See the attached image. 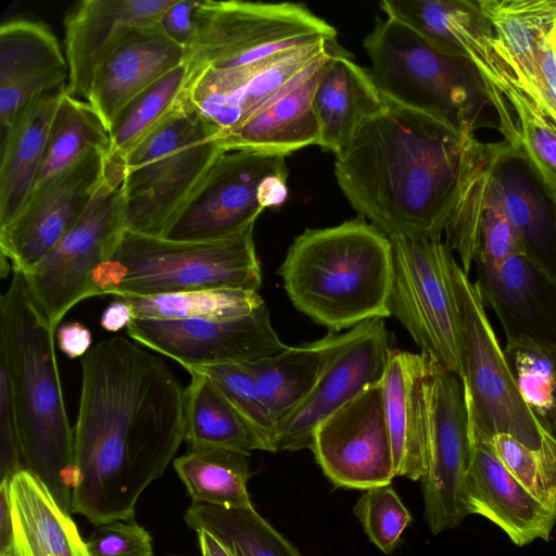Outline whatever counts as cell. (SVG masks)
<instances>
[{
    "instance_id": "cell-40",
    "label": "cell",
    "mask_w": 556,
    "mask_h": 556,
    "mask_svg": "<svg viewBox=\"0 0 556 556\" xmlns=\"http://www.w3.org/2000/svg\"><path fill=\"white\" fill-rule=\"evenodd\" d=\"M501 463L536 500L556 511V443L533 451L507 433L488 440Z\"/></svg>"
},
{
    "instance_id": "cell-39",
    "label": "cell",
    "mask_w": 556,
    "mask_h": 556,
    "mask_svg": "<svg viewBox=\"0 0 556 556\" xmlns=\"http://www.w3.org/2000/svg\"><path fill=\"white\" fill-rule=\"evenodd\" d=\"M193 74L186 60L126 103L109 127L108 157L125 156L163 119L185 93Z\"/></svg>"
},
{
    "instance_id": "cell-49",
    "label": "cell",
    "mask_w": 556,
    "mask_h": 556,
    "mask_svg": "<svg viewBox=\"0 0 556 556\" xmlns=\"http://www.w3.org/2000/svg\"><path fill=\"white\" fill-rule=\"evenodd\" d=\"M134 318L132 309L127 301L116 298L103 311L100 319L101 327L109 332L127 328Z\"/></svg>"
},
{
    "instance_id": "cell-4",
    "label": "cell",
    "mask_w": 556,
    "mask_h": 556,
    "mask_svg": "<svg viewBox=\"0 0 556 556\" xmlns=\"http://www.w3.org/2000/svg\"><path fill=\"white\" fill-rule=\"evenodd\" d=\"M277 273L293 306L331 332L391 316V240L363 217L305 229Z\"/></svg>"
},
{
    "instance_id": "cell-42",
    "label": "cell",
    "mask_w": 556,
    "mask_h": 556,
    "mask_svg": "<svg viewBox=\"0 0 556 556\" xmlns=\"http://www.w3.org/2000/svg\"><path fill=\"white\" fill-rule=\"evenodd\" d=\"M353 513L368 540L390 555L413 517L391 484L375 486L357 500Z\"/></svg>"
},
{
    "instance_id": "cell-29",
    "label": "cell",
    "mask_w": 556,
    "mask_h": 556,
    "mask_svg": "<svg viewBox=\"0 0 556 556\" xmlns=\"http://www.w3.org/2000/svg\"><path fill=\"white\" fill-rule=\"evenodd\" d=\"M497 52V51H496ZM498 53V52H497ZM502 59V68L486 90V100L494 106L498 129L511 151L529 164L556 205V128L521 88L515 73Z\"/></svg>"
},
{
    "instance_id": "cell-28",
    "label": "cell",
    "mask_w": 556,
    "mask_h": 556,
    "mask_svg": "<svg viewBox=\"0 0 556 556\" xmlns=\"http://www.w3.org/2000/svg\"><path fill=\"white\" fill-rule=\"evenodd\" d=\"M66 87L31 100L1 134L0 228L11 223L29 198L50 125Z\"/></svg>"
},
{
    "instance_id": "cell-21",
    "label": "cell",
    "mask_w": 556,
    "mask_h": 556,
    "mask_svg": "<svg viewBox=\"0 0 556 556\" xmlns=\"http://www.w3.org/2000/svg\"><path fill=\"white\" fill-rule=\"evenodd\" d=\"M282 85L245 122L220 139L223 147L288 155L318 144L320 128L313 97L330 54V46Z\"/></svg>"
},
{
    "instance_id": "cell-23",
    "label": "cell",
    "mask_w": 556,
    "mask_h": 556,
    "mask_svg": "<svg viewBox=\"0 0 556 556\" xmlns=\"http://www.w3.org/2000/svg\"><path fill=\"white\" fill-rule=\"evenodd\" d=\"M477 286L496 314L506 339L529 336L556 341V286L527 254L495 266L477 264Z\"/></svg>"
},
{
    "instance_id": "cell-7",
    "label": "cell",
    "mask_w": 556,
    "mask_h": 556,
    "mask_svg": "<svg viewBox=\"0 0 556 556\" xmlns=\"http://www.w3.org/2000/svg\"><path fill=\"white\" fill-rule=\"evenodd\" d=\"M364 48L370 75L386 100L458 128L475 129L485 94L468 60L433 47L388 16L376 20Z\"/></svg>"
},
{
    "instance_id": "cell-32",
    "label": "cell",
    "mask_w": 556,
    "mask_h": 556,
    "mask_svg": "<svg viewBox=\"0 0 556 556\" xmlns=\"http://www.w3.org/2000/svg\"><path fill=\"white\" fill-rule=\"evenodd\" d=\"M186 388L185 441L190 448H224L245 455L267 451L264 441L204 375L190 371Z\"/></svg>"
},
{
    "instance_id": "cell-34",
    "label": "cell",
    "mask_w": 556,
    "mask_h": 556,
    "mask_svg": "<svg viewBox=\"0 0 556 556\" xmlns=\"http://www.w3.org/2000/svg\"><path fill=\"white\" fill-rule=\"evenodd\" d=\"M184 519L195 532L211 534L231 556H303L254 507L225 508L192 502Z\"/></svg>"
},
{
    "instance_id": "cell-33",
    "label": "cell",
    "mask_w": 556,
    "mask_h": 556,
    "mask_svg": "<svg viewBox=\"0 0 556 556\" xmlns=\"http://www.w3.org/2000/svg\"><path fill=\"white\" fill-rule=\"evenodd\" d=\"M192 502L225 508L253 507L249 455L224 448H190L173 462Z\"/></svg>"
},
{
    "instance_id": "cell-24",
    "label": "cell",
    "mask_w": 556,
    "mask_h": 556,
    "mask_svg": "<svg viewBox=\"0 0 556 556\" xmlns=\"http://www.w3.org/2000/svg\"><path fill=\"white\" fill-rule=\"evenodd\" d=\"M187 59V49L160 25L141 29L108 58L94 79L89 103L109 130L126 103Z\"/></svg>"
},
{
    "instance_id": "cell-31",
    "label": "cell",
    "mask_w": 556,
    "mask_h": 556,
    "mask_svg": "<svg viewBox=\"0 0 556 556\" xmlns=\"http://www.w3.org/2000/svg\"><path fill=\"white\" fill-rule=\"evenodd\" d=\"M338 337L330 331L319 340L242 363L254 378L277 428L312 392Z\"/></svg>"
},
{
    "instance_id": "cell-16",
    "label": "cell",
    "mask_w": 556,
    "mask_h": 556,
    "mask_svg": "<svg viewBox=\"0 0 556 556\" xmlns=\"http://www.w3.org/2000/svg\"><path fill=\"white\" fill-rule=\"evenodd\" d=\"M390 352L382 318L366 320L339 334L314 389L278 426L276 452L309 448L323 420L382 380Z\"/></svg>"
},
{
    "instance_id": "cell-15",
    "label": "cell",
    "mask_w": 556,
    "mask_h": 556,
    "mask_svg": "<svg viewBox=\"0 0 556 556\" xmlns=\"http://www.w3.org/2000/svg\"><path fill=\"white\" fill-rule=\"evenodd\" d=\"M108 152L91 150L26 201L22 211L0 228L2 273L30 271L75 225L108 169Z\"/></svg>"
},
{
    "instance_id": "cell-13",
    "label": "cell",
    "mask_w": 556,
    "mask_h": 556,
    "mask_svg": "<svg viewBox=\"0 0 556 556\" xmlns=\"http://www.w3.org/2000/svg\"><path fill=\"white\" fill-rule=\"evenodd\" d=\"M424 399L427 468L421 478L425 519L434 535L456 528L469 515L466 475L471 439L459 376L426 354Z\"/></svg>"
},
{
    "instance_id": "cell-36",
    "label": "cell",
    "mask_w": 556,
    "mask_h": 556,
    "mask_svg": "<svg viewBox=\"0 0 556 556\" xmlns=\"http://www.w3.org/2000/svg\"><path fill=\"white\" fill-rule=\"evenodd\" d=\"M504 208L521 237L527 255L556 286V223L528 179L514 168L494 174Z\"/></svg>"
},
{
    "instance_id": "cell-17",
    "label": "cell",
    "mask_w": 556,
    "mask_h": 556,
    "mask_svg": "<svg viewBox=\"0 0 556 556\" xmlns=\"http://www.w3.org/2000/svg\"><path fill=\"white\" fill-rule=\"evenodd\" d=\"M126 331L130 339L174 359L186 370L253 362L289 348L275 331L266 304L250 315L230 319L132 318Z\"/></svg>"
},
{
    "instance_id": "cell-37",
    "label": "cell",
    "mask_w": 556,
    "mask_h": 556,
    "mask_svg": "<svg viewBox=\"0 0 556 556\" xmlns=\"http://www.w3.org/2000/svg\"><path fill=\"white\" fill-rule=\"evenodd\" d=\"M134 318L187 320L230 319L247 316L265 305L258 292L201 289L154 295L123 294Z\"/></svg>"
},
{
    "instance_id": "cell-18",
    "label": "cell",
    "mask_w": 556,
    "mask_h": 556,
    "mask_svg": "<svg viewBox=\"0 0 556 556\" xmlns=\"http://www.w3.org/2000/svg\"><path fill=\"white\" fill-rule=\"evenodd\" d=\"M329 41L324 39L280 51L247 66L193 68L185 97L201 119L222 139L324 52Z\"/></svg>"
},
{
    "instance_id": "cell-38",
    "label": "cell",
    "mask_w": 556,
    "mask_h": 556,
    "mask_svg": "<svg viewBox=\"0 0 556 556\" xmlns=\"http://www.w3.org/2000/svg\"><path fill=\"white\" fill-rule=\"evenodd\" d=\"M503 350L522 401L556 434V341L517 336L506 339Z\"/></svg>"
},
{
    "instance_id": "cell-44",
    "label": "cell",
    "mask_w": 556,
    "mask_h": 556,
    "mask_svg": "<svg viewBox=\"0 0 556 556\" xmlns=\"http://www.w3.org/2000/svg\"><path fill=\"white\" fill-rule=\"evenodd\" d=\"M86 545L90 556H153L151 534L135 519L97 525Z\"/></svg>"
},
{
    "instance_id": "cell-41",
    "label": "cell",
    "mask_w": 556,
    "mask_h": 556,
    "mask_svg": "<svg viewBox=\"0 0 556 556\" xmlns=\"http://www.w3.org/2000/svg\"><path fill=\"white\" fill-rule=\"evenodd\" d=\"M206 376L264 441L267 452H276L277 426L258 387L242 364H219L187 369Z\"/></svg>"
},
{
    "instance_id": "cell-1",
    "label": "cell",
    "mask_w": 556,
    "mask_h": 556,
    "mask_svg": "<svg viewBox=\"0 0 556 556\" xmlns=\"http://www.w3.org/2000/svg\"><path fill=\"white\" fill-rule=\"evenodd\" d=\"M150 351L113 336L80 361L72 510L94 526L135 519L139 496L185 441L186 389Z\"/></svg>"
},
{
    "instance_id": "cell-35",
    "label": "cell",
    "mask_w": 556,
    "mask_h": 556,
    "mask_svg": "<svg viewBox=\"0 0 556 556\" xmlns=\"http://www.w3.org/2000/svg\"><path fill=\"white\" fill-rule=\"evenodd\" d=\"M110 144L109 130L93 106L65 92L50 125L30 195L87 152L97 149L109 153Z\"/></svg>"
},
{
    "instance_id": "cell-27",
    "label": "cell",
    "mask_w": 556,
    "mask_h": 556,
    "mask_svg": "<svg viewBox=\"0 0 556 556\" xmlns=\"http://www.w3.org/2000/svg\"><path fill=\"white\" fill-rule=\"evenodd\" d=\"M380 8L433 47L468 60L479 75L493 68L497 59L493 35L483 24L477 1L383 0Z\"/></svg>"
},
{
    "instance_id": "cell-46",
    "label": "cell",
    "mask_w": 556,
    "mask_h": 556,
    "mask_svg": "<svg viewBox=\"0 0 556 556\" xmlns=\"http://www.w3.org/2000/svg\"><path fill=\"white\" fill-rule=\"evenodd\" d=\"M200 1L177 0L160 18L161 29L174 41L190 49L195 36L194 12Z\"/></svg>"
},
{
    "instance_id": "cell-9",
    "label": "cell",
    "mask_w": 556,
    "mask_h": 556,
    "mask_svg": "<svg viewBox=\"0 0 556 556\" xmlns=\"http://www.w3.org/2000/svg\"><path fill=\"white\" fill-rule=\"evenodd\" d=\"M286 156L223 147L161 237L203 242L235 236L287 198Z\"/></svg>"
},
{
    "instance_id": "cell-3",
    "label": "cell",
    "mask_w": 556,
    "mask_h": 556,
    "mask_svg": "<svg viewBox=\"0 0 556 556\" xmlns=\"http://www.w3.org/2000/svg\"><path fill=\"white\" fill-rule=\"evenodd\" d=\"M12 271L0 296V355L11 377L24 469L71 515L73 427L54 351L55 329L30 295L24 274Z\"/></svg>"
},
{
    "instance_id": "cell-25",
    "label": "cell",
    "mask_w": 556,
    "mask_h": 556,
    "mask_svg": "<svg viewBox=\"0 0 556 556\" xmlns=\"http://www.w3.org/2000/svg\"><path fill=\"white\" fill-rule=\"evenodd\" d=\"M386 103L370 72L352 61L334 40L313 97L320 128L317 146L338 156L361 125Z\"/></svg>"
},
{
    "instance_id": "cell-10",
    "label": "cell",
    "mask_w": 556,
    "mask_h": 556,
    "mask_svg": "<svg viewBox=\"0 0 556 556\" xmlns=\"http://www.w3.org/2000/svg\"><path fill=\"white\" fill-rule=\"evenodd\" d=\"M188 50L193 68L247 66L280 51L334 40V27L300 3L200 1Z\"/></svg>"
},
{
    "instance_id": "cell-47",
    "label": "cell",
    "mask_w": 556,
    "mask_h": 556,
    "mask_svg": "<svg viewBox=\"0 0 556 556\" xmlns=\"http://www.w3.org/2000/svg\"><path fill=\"white\" fill-rule=\"evenodd\" d=\"M55 336L61 352L72 359L85 356L92 348L91 332L79 321L61 325Z\"/></svg>"
},
{
    "instance_id": "cell-51",
    "label": "cell",
    "mask_w": 556,
    "mask_h": 556,
    "mask_svg": "<svg viewBox=\"0 0 556 556\" xmlns=\"http://www.w3.org/2000/svg\"><path fill=\"white\" fill-rule=\"evenodd\" d=\"M555 223H556V220H555Z\"/></svg>"
},
{
    "instance_id": "cell-2",
    "label": "cell",
    "mask_w": 556,
    "mask_h": 556,
    "mask_svg": "<svg viewBox=\"0 0 556 556\" xmlns=\"http://www.w3.org/2000/svg\"><path fill=\"white\" fill-rule=\"evenodd\" d=\"M386 102L336 156L338 185L389 238L441 237L469 184L503 150L491 153L472 129Z\"/></svg>"
},
{
    "instance_id": "cell-43",
    "label": "cell",
    "mask_w": 556,
    "mask_h": 556,
    "mask_svg": "<svg viewBox=\"0 0 556 556\" xmlns=\"http://www.w3.org/2000/svg\"><path fill=\"white\" fill-rule=\"evenodd\" d=\"M516 254H527L526 248L507 216L493 172L484 195L476 262L483 266H495Z\"/></svg>"
},
{
    "instance_id": "cell-6",
    "label": "cell",
    "mask_w": 556,
    "mask_h": 556,
    "mask_svg": "<svg viewBox=\"0 0 556 556\" xmlns=\"http://www.w3.org/2000/svg\"><path fill=\"white\" fill-rule=\"evenodd\" d=\"M220 150L184 93L123 160L126 230L161 237Z\"/></svg>"
},
{
    "instance_id": "cell-12",
    "label": "cell",
    "mask_w": 556,
    "mask_h": 556,
    "mask_svg": "<svg viewBox=\"0 0 556 556\" xmlns=\"http://www.w3.org/2000/svg\"><path fill=\"white\" fill-rule=\"evenodd\" d=\"M390 240V315L395 316L421 352L462 379L463 345L450 271L451 249L441 237Z\"/></svg>"
},
{
    "instance_id": "cell-30",
    "label": "cell",
    "mask_w": 556,
    "mask_h": 556,
    "mask_svg": "<svg viewBox=\"0 0 556 556\" xmlns=\"http://www.w3.org/2000/svg\"><path fill=\"white\" fill-rule=\"evenodd\" d=\"M13 556H90L71 515L23 469L10 479Z\"/></svg>"
},
{
    "instance_id": "cell-26",
    "label": "cell",
    "mask_w": 556,
    "mask_h": 556,
    "mask_svg": "<svg viewBox=\"0 0 556 556\" xmlns=\"http://www.w3.org/2000/svg\"><path fill=\"white\" fill-rule=\"evenodd\" d=\"M426 353L391 350L381 380L395 476L421 480L427 468Z\"/></svg>"
},
{
    "instance_id": "cell-45",
    "label": "cell",
    "mask_w": 556,
    "mask_h": 556,
    "mask_svg": "<svg viewBox=\"0 0 556 556\" xmlns=\"http://www.w3.org/2000/svg\"><path fill=\"white\" fill-rule=\"evenodd\" d=\"M24 469L18 418L9 368L0 355V481Z\"/></svg>"
},
{
    "instance_id": "cell-20",
    "label": "cell",
    "mask_w": 556,
    "mask_h": 556,
    "mask_svg": "<svg viewBox=\"0 0 556 556\" xmlns=\"http://www.w3.org/2000/svg\"><path fill=\"white\" fill-rule=\"evenodd\" d=\"M67 80L66 58L48 25L29 18H11L1 24V134L31 100L66 87Z\"/></svg>"
},
{
    "instance_id": "cell-11",
    "label": "cell",
    "mask_w": 556,
    "mask_h": 556,
    "mask_svg": "<svg viewBox=\"0 0 556 556\" xmlns=\"http://www.w3.org/2000/svg\"><path fill=\"white\" fill-rule=\"evenodd\" d=\"M123 179V162L109 159L105 177L86 211L24 274L30 295L55 330L75 305L93 296V274L112 255L126 230Z\"/></svg>"
},
{
    "instance_id": "cell-48",
    "label": "cell",
    "mask_w": 556,
    "mask_h": 556,
    "mask_svg": "<svg viewBox=\"0 0 556 556\" xmlns=\"http://www.w3.org/2000/svg\"><path fill=\"white\" fill-rule=\"evenodd\" d=\"M10 480L0 481V556H13V519Z\"/></svg>"
},
{
    "instance_id": "cell-19",
    "label": "cell",
    "mask_w": 556,
    "mask_h": 556,
    "mask_svg": "<svg viewBox=\"0 0 556 556\" xmlns=\"http://www.w3.org/2000/svg\"><path fill=\"white\" fill-rule=\"evenodd\" d=\"M177 0H83L64 18L66 92L89 102L94 79L111 53L137 31L157 26Z\"/></svg>"
},
{
    "instance_id": "cell-5",
    "label": "cell",
    "mask_w": 556,
    "mask_h": 556,
    "mask_svg": "<svg viewBox=\"0 0 556 556\" xmlns=\"http://www.w3.org/2000/svg\"><path fill=\"white\" fill-rule=\"evenodd\" d=\"M254 224L215 241H173L125 230L92 277V295H154L201 289L257 292Z\"/></svg>"
},
{
    "instance_id": "cell-14",
    "label": "cell",
    "mask_w": 556,
    "mask_h": 556,
    "mask_svg": "<svg viewBox=\"0 0 556 556\" xmlns=\"http://www.w3.org/2000/svg\"><path fill=\"white\" fill-rule=\"evenodd\" d=\"M309 448L336 488L366 491L391 484L395 470L381 381L323 420Z\"/></svg>"
},
{
    "instance_id": "cell-8",
    "label": "cell",
    "mask_w": 556,
    "mask_h": 556,
    "mask_svg": "<svg viewBox=\"0 0 556 556\" xmlns=\"http://www.w3.org/2000/svg\"><path fill=\"white\" fill-rule=\"evenodd\" d=\"M450 271L460 325L470 435L490 440L507 433L533 451L553 445L556 435L541 426L516 388L477 283L454 256Z\"/></svg>"
},
{
    "instance_id": "cell-50",
    "label": "cell",
    "mask_w": 556,
    "mask_h": 556,
    "mask_svg": "<svg viewBox=\"0 0 556 556\" xmlns=\"http://www.w3.org/2000/svg\"><path fill=\"white\" fill-rule=\"evenodd\" d=\"M197 533L202 556H231V554L207 532L198 531Z\"/></svg>"
},
{
    "instance_id": "cell-22",
    "label": "cell",
    "mask_w": 556,
    "mask_h": 556,
    "mask_svg": "<svg viewBox=\"0 0 556 556\" xmlns=\"http://www.w3.org/2000/svg\"><path fill=\"white\" fill-rule=\"evenodd\" d=\"M470 439L466 475L469 515L483 516L517 546L536 539L547 542L556 523V511L543 505L513 477L488 440L471 435Z\"/></svg>"
}]
</instances>
